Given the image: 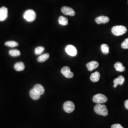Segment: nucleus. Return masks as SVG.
Segmentation results:
<instances>
[{
    "label": "nucleus",
    "instance_id": "f257e3e1",
    "mask_svg": "<svg viewBox=\"0 0 128 128\" xmlns=\"http://www.w3.org/2000/svg\"><path fill=\"white\" fill-rule=\"evenodd\" d=\"M127 32L126 27L122 25L115 26L112 28V32L114 35L116 36H119L125 34Z\"/></svg>",
    "mask_w": 128,
    "mask_h": 128
},
{
    "label": "nucleus",
    "instance_id": "f03ea898",
    "mask_svg": "<svg viewBox=\"0 0 128 128\" xmlns=\"http://www.w3.org/2000/svg\"><path fill=\"white\" fill-rule=\"evenodd\" d=\"M94 110L97 114L106 116L108 114V111L106 105L102 104H96L94 108Z\"/></svg>",
    "mask_w": 128,
    "mask_h": 128
},
{
    "label": "nucleus",
    "instance_id": "7ed1b4c3",
    "mask_svg": "<svg viewBox=\"0 0 128 128\" xmlns=\"http://www.w3.org/2000/svg\"><path fill=\"white\" fill-rule=\"evenodd\" d=\"M36 17L35 12L32 10H28L23 14V18L28 22L34 21Z\"/></svg>",
    "mask_w": 128,
    "mask_h": 128
},
{
    "label": "nucleus",
    "instance_id": "20e7f679",
    "mask_svg": "<svg viewBox=\"0 0 128 128\" xmlns=\"http://www.w3.org/2000/svg\"><path fill=\"white\" fill-rule=\"evenodd\" d=\"M108 100L107 97L103 94H98L92 98V101L97 104H102L106 102Z\"/></svg>",
    "mask_w": 128,
    "mask_h": 128
},
{
    "label": "nucleus",
    "instance_id": "39448f33",
    "mask_svg": "<svg viewBox=\"0 0 128 128\" xmlns=\"http://www.w3.org/2000/svg\"><path fill=\"white\" fill-rule=\"evenodd\" d=\"M75 108V106L72 102L68 101L66 102L63 105L64 110L67 113H71L73 112Z\"/></svg>",
    "mask_w": 128,
    "mask_h": 128
},
{
    "label": "nucleus",
    "instance_id": "423d86ee",
    "mask_svg": "<svg viewBox=\"0 0 128 128\" xmlns=\"http://www.w3.org/2000/svg\"><path fill=\"white\" fill-rule=\"evenodd\" d=\"M65 51L68 55L71 56H75L78 53L76 48H75V46L72 45H68L66 46Z\"/></svg>",
    "mask_w": 128,
    "mask_h": 128
},
{
    "label": "nucleus",
    "instance_id": "0eeeda50",
    "mask_svg": "<svg viewBox=\"0 0 128 128\" xmlns=\"http://www.w3.org/2000/svg\"><path fill=\"white\" fill-rule=\"evenodd\" d=\"M61 72L67 78H73L74 73L71 71V69L68 66H65L63 67L61 70Z\"/></svg>",
    "mask_w": 128,
    "mask_h": 128
},
{
    "label": "nucleus",
    "instance_id": "6e6552de",
    "mask_svg": "<svg viewBox=\"0 0 128 128\" xmlns=\"http://www.w3.org/2000/svg\"><path fill=\"white\" fill-rule=\"evenodd\" d=\"M61 12L66 15L74 16L75 15L76 12L73 9L67 6H64L61 9Z\"/></svg>",
    "mask_w": 128,
    "mask_h": 128
},
{
    "label": "nucleus",
    "instance_id": "1a4fd4ad",
    "mask_svg": "<svg viewBox=\"0 0 128 128\" xmlns=\"http://www.w3.org/2000/svg\"><path fill=\"white\" fill-rule=\"evenodd\" d=\"M8 17V9L4 6L0 8V21L5 20Z\"/></svg>",
    "mask_w": 128,
    "mask_h": 128
},
{
    "label": "nucleus",
    "instance_id": "9d476101",
    "mask_svg": "<svg viewBox=\"0 0 128 128\" xmlns=\"http://www.w3.org/2000/svg\"><path fill=\"white\" fill-rule=\"evenodd\" d=\"M110 20L109 17L104 16H101L98 17L96 18V22L98 24H105L108 23Z\"/></svg>",
    "mask_w": 128,
    "mask_h": 128
},
{
    "label": "nucleus",
    "instance_id": "9b49d317",
    "mask_svg": "<svg viewBox=\"0 0 128 128\" xmlns=\"http://www.w3.org/2000/svg\"><path fill=\"white\" fill-rule=\"evenodd\" d=\"M99 66V63L96 61H92L86 64V67L89 71L97 68Z\"/></svg>",
    "mask_w": 128,
    "mask_h": 128
},
{
    "label": "nucleus",
    "instance_id": "f8f14e48",
    "mask_svg": "<svg viewBox=\"0 0 128 128\" xmlns=\"http://www.w3.org/2000/svg\"><path fill=\"white\" fill-rule=\"evenodd\" d=\"M125 81V78L122 76H118V78H115L114 81V87L116 88L117 86L120 84V85H122Z\"/></svg>",
    "mask_w": 128,
    "mask_h": 128
},
{
    "label": "nucleus",
    "instance_id": "ddd939ff",
    "mask_svg": "<svg viewBox=\"0 0 128 128\" xmlns=\"http://www.w3.org/2000/svg\"><path fill=\"white\" fill-rule=\"evenodd\" d=\"M30 94L31 98L34 100H37L39 99L40 96V95L34 88L30 91Z\"/></svg>",
    "mask_w": 128,
    "mask_h": 128
},
{
    "label": "nucleus",
    "instance_id": "4468645a",
    "mask_svg": "<svg viewBox=\"0 0 128 128\" xmlns=\"http://www.w3.org/2000/svg\"><path fill=\"white\" fill-rule=\"evenodd\" d=\"M100 78V74L99 72L96 71L94 73L92 74L90 76V80L92 82H98Z\"/></svg>",
    "mask_w": 128,
    "mask_h": 128
},
{
    "label": "nucleus",
    "instance_id": "2eb2a0df",
    "mask_svg": "<svg viewBox=\"0 0 128 128\" xmlns=\"http://www.w3.org/2000/svg\"><path fill=\"white\" fill-rule=\"evenodd\" d=\"M41 96L45 92V89L44 87L40 84H36L33 88Z\"/></svg>",
    "mask_w": 128,
    "mask_h": 128
},
{
    "label": "nucleus",
    "instance_id": "dca6fc26",
    "mask_svg": "<svg viewBox=\"0 0 128 128\" xmlns=\"http://www.w3.org/2000/svg\"><path fill=\"white\" fill-rule=\"evenodd\" d=\"M14 68L17 71H21L23 70L25 68V66L23 62H19L16 63L14 64Z\"/></svg>",
    "mask_w": 128,
    "mask_h": 128
},
{
    "label": "nucleus",
    "instance_id": "f3484780",
    "mask_svg": "<svg viewBox=\"0 0 128 128\" xmlns=\"http://www.w3.org/2000/svg\"><path fill=\"white\" fill-rule=\"evenodd\" d=\"M114 68L116 71L119 72H124L125 70V68L121 62H117L114 64Z\"/></svg>",
    "mask_w": 128,
    "mask_h": 128
},
{
    "label": "nucleus",
    "instance_id": "a211bd4d",
    "mask_svg": "<svg viewBox=\"0 0 128 128\" xmlns=\"http://www.w3.org/2000/svg\"><path fill=\"white\" fill-rule=\"evenodd\" d=\"M50 58V54L48 53H45L44 54L40 55L37 59V60L39 62H43L48 59Z\"/></svg>",
    "mask_w": 128,
    "mask_h": 128
},
{
    "label": "nucleus",
    "instance_id": "6ab92c4d",
    "mask_svg": "<svg viewBox=\"0 0 128 128\" xmlns=\"http://www.w3.org/2000/svg\"><path fill=\"white\" fill-rule=\"evenodd\" d=\"M68 18L62 16H60V18H58V22L61 25H63V26L67 25L68 23Z\"/></svg>",
    "mask_w": 128,
    "mask_h": 128
},
{
    "label": "nucleus",
    "instance_id": "aec40b11",
    "mask_svg": "<svg viewBox=\"0 0 128 128\" xmlns=\"http://www.w3.org/2000/svg\"><path fill=\"white\" fill-rule=\"evenodd\" d=\"M101 49L102 52L105 55H107L109 53V47L106 44H102L101 45Z\"/></svg>",
    "mask_w": 128,
    "mask_h": 128
},
{
    "label": "nucleus",
    "instance_id": "412c9836",
    "mask_svg": "<svg viewBox=\"0 0 128 128\" xmlns=\"http://www.w3.org/2000/svg\"><path fill=\"white\" fill-rule=\"evenodd\" d=\"M5 46H7L8 47L14 48L17 46L18 45V43L14 41H9L5 42Z\"/></svg>",
    "mask_w": 128,
    "mask_h": 128
},
{
    "label": "nucleus",
    "instance_id": "4be33fe9",
    "mask_svg": "<svg viewBox=\"0 0 128 128\" xmlns=\"http://www.w3.org/2000/svg\"><path fill=\"white\" fill-rule=\"evenodd\" d=\"M10 55L12 56H18L20 55V51L17 50H10L9 52Z\"/></svg>",
    "mask_w": 128,
    "mask_h": 128
},
{
    "label": "nucleus",
    "instance_id": "5701e85b",
    "mask_svg": "<svg viewBox=\"0 0 128 128\" xmlns=\"http://www.w3.org/2000/svg\"><path fill=\"white\" fill-rule=\"evenodd\" d=\"M44 48L43 46H38L35 49V54L36 55H40L44 51Z\"/></svg>",
    "mask_w": 128,
    "mask_h": 128
},
{
    "label": "nucleus",
    "instance_id": "b1692460",
    "mask_svg": "<svg viewBox=\"0 0 128 128\" xmlns=\"http://www.w3.org/2000/svg\"><path fill=\"white\" fill-rule=\"evenodd\" d=\"M122 48L124 49H128V38H126L122 44Z\"/></svg>",
    "mask_w": 128,
    "mask_h": 128
},
{
    "label": "nucleus",
    "instance_id": "393cba45",
    "mask_svg": "<svg viewBox=\"0 0 128 128\" xmlns=\"http://www.w3.org/2000/svg\"><path fill=\"white\" fill-rule=\"evenodd\" d=\"M111 128H124L120 124H113Z\"/></svg>",
    "mask_w": 128,
    "mask_h": 128
},
{
    "label": "nucleus",
    "instance_id": "a878e982",
    "mask_svg": "<svg viewBox=\"0 0 128 128\" xmlns=\"http://www.w3.org/2000/svg\"><path fill=\"white\" fill-rule=\"evenodd\" d=\"M125 108L128 110V100H126L125 102Z\"/></svg>",
    "mask_w": 128,
    "mask_h": 128
}]
</instances>
